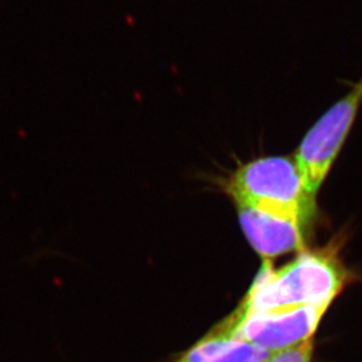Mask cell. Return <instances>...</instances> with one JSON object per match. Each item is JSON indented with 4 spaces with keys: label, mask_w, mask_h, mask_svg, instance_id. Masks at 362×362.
Listing matches in <instances>:
<instances>
[{
    "label": "cell",
    "mask_w": 362,
    "mask_h": 362,
    "mask_svg": "<svg viewBox=\"0 0 362 362\" xmlns=\"http://www.w3.org/2000/svg\"><path fill=\"white\" fill-rule=\"evenodd\" d=\"M351 279V272L333 244L317 251H303L279 269H273L266 260L238 308L243 312H275L332 305Z\"/></svg>",
    "instance_id": "cell-1"
},
{
    "label": "cell",
    "mask_w": 362,
    "mask_h": 362,
    "mask_svg": "<svg viewBox=\"0 0 362 362\" xmlns=\"http://www.w3.org/2000/svg\"><path fill=\"white\" fill-rule=\"evenodd\" d=\"M227 192L234 202L303 221L313 211L314 199L307 194L296 161L289 158H262L241 166L230 177Z\"/></svg>",
    "instance_id": "cell-2"
},
{
    "label": "cell",
    "mask_w": 362,
    "mask_h": 362,
    "mask_svg": "<svg viewBox=\"0 0 362 362\" xmlns=\"http://www.w3.org/2000/svg\"><path fill=\"white\" fill-rule=\"evenodd\" d=\"M362 106V78L335 101L306 133L296 152V164L307 194L315 198L349 138Z\"/></svg>",
    "instance_id": "cell-3"
},
{
    "label": "cell",
    "mask_w": 362,
    "mask_h": 362,
    "mask_svg": "<svg viewBox=\"0 0 362 362\" xmlns=\"http://www.w3.org/2000/svg\"><path fill=\"white\" fill-rule=\"evenodd\" d=\"M329 306H306L275 312H243L237 308L216 328L230 338L274 353L313 339Z\"/></svg>",
    "instance_id": "cell-4"
},
{
    "label": "cell",
    "mask_w": 362,
    "mask_h": 362,
    "mask_svg": "<svg viewBox=\"0 0 362 362\" xmlns=\"http://www.w3.org/2000/svg\"><path fill=\"white\" fill-rule=\"evenodd\" d=\"M235 206L243 232L262 258H276L292 252L305 251L303 219L262 211L243 202H235Z\"/></svg>",
    "instance_id": "cell-5"
},
{
    "label": "cell",
    "mask_w": 362,
    "mask_h": 362,
    "mask_svg": "<svg viewBox=\"0 0 362 362\" xmlns=\"http://www.w3.org/2000/svg\"><path fill=\"white\" fill-rule=\"evenodd\" d=\"M272 353L214 329L177 362H264Z\"/></svg>",
    "instance_id": "cell-6"
},
{
    "label": "cell",
    "mask_w": 362,
    "mask_h": 362,
    "mask_svg": "<svg viewBox=\"0 0 362 362\" xmlns=\"http://www.w3.org/2000/svg\"><path fill=\"white\" fill-rule=\"evenodd\" d=\"M314 354L313 339L301 342L299 345L272 353L264 362H312Z\"/></svg>",
    "instance_id": "cell-7"
}]
</instances>
